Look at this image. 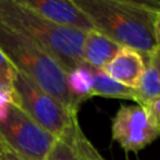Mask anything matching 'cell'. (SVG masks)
I'll return each mask as SVG.
<instances>
[{"instance_id":"6da1fadb","label":"cell","mask_w":160,"mask_h":160,"mask_svg":"<svg viewBox=\"0 0 160 160\" xmlns=\"http://www.w3.org/2000/svg\"><path fill=\"white\" fill-rule=\"evenodd\" d=\"M91 22L118 44L146 58L158 45L154 34L156 12L120 0H70Z\"/></svg>"},{"instance_id":"7a4b0ae2","label":"cell","mask_w":160,"mask_h":160,"mask_svg":"<svg viewBox=\"0 0 160 160\" xmlns=\"http://www.w3.org/2000/svg\"><path fill=\"white\" fill-rule=\"evenodd\" d=\"M0 21L36 41L66 72L82 62L85 30L51 21L12 0H0Z\"/></svg>"},{"instance_id":"3957f363","label":"cell","mask_w":160,"mask_h":160,"mask_svg":"<svg viewBox=\"0 0 160 160\" xmlns=\"http://www.w3.org/2000/svg\"><path fill=\"white\" fill-rule=\"evenodd\" d=\"M0 50L16 71L75 112L66 86V71L44 48L0 21Z\"/></svg>"},{"instance_id":"277c9868","label":"cell","mask_w":160,"mask_h":160,"mask_svg":"<svg viewBox=\"0 0 160 160\" xmlns=\"http://www.w3.org/2000/svg\"><path fill=\"white\" fill-rule=\"evenodd\" d=\"M14 102L55 138L64 134L78 120V114L71 112L19 71L14 79Z\"/></svg>"},{"instance_id":"5b68a950","label":"cell","mask_w":160,"mask_h":160,"mask_svg":"<svg viewBox=\"0 0 160 160\" xmlns=\"http://www.w3.org/2000/svg\"><path fill=\"white\" fill-rule=\"evenodd\" d=\"M0 134L25 160H45L56 140L14 101L0 110Z\"/></svg>"},{"instance_id":"8992f818","label":"cell","mask_w":160,"mask_h":160,"mask_svg":"<svg viewBox=\"0 0 160 160\" xmlns=\"http://www.w3.org/2000/svg\"><path fill=\"white\" fill-rule=\"evenodd\" d=\"M112 139L125 150L138 152L158 136L155 122L144 105H122L112 119Z\"/></svg>"},{"instance_id":"52a82bcc","label":"cell","mask_w":160,"mask_h":160,"mask_svg":"<svg viewBox=\"0 0 160 160\" xmlns=\"http://www.w3.org/2000/svg\"><path fill=\"white\" fill-rule=\"evenodd\" d=\"M45 160H105L82 132L79 121L56 138Z\"/></svg>"},{"instance_id":"ba28073f","label":"cell","mask_w":160,"mask_h":160,"mask_svg":"<svg viewBox=\"0 0 160 160\" xmlns=\"http://www.w3.org/2000/svg\"><path fill=\"white\" fill-rule=\"evenodd\" d=\"M16 4L46 18L51 21L78 28L81 30L94 29L86 16L70 0H12Z\"/></svg>"},{"instance_id":"9c48e42d","label":"cell","mask_w":160,"mask_h":160,"mask_svg":"<svg viewBox=\"0 0 160 160\" xmlns=\"http://www.w3.org/2000/svg\"><path fill=\"white\" fill-rule=\"evenodd\" d=\"M102 70L120 84L135 89L145 70V58L132 48L121 46Z\"/></svg>"},{"instance_id":"30bf717a","label":"cell","mask_w":160,"mask_h":160,"mask_svg":"<svg viewBox=\"0 0 160 160\" xmlns=\"http://www.w3.org/2000/svg\"><path fill=\"white\" fill-rule=\"evenodd\" d=\"M118 44L101 31L91 29L85 31L81 48V60L94 68L102 69L120 50Z\"/></svg>"},{"instance_id":"8fae6325","label":"cell","mask_w":160,"mask_h":160,"mask_svg":"<svg viewBox=\"0 0 160 160\" xmlns=\"http://www.w3.org/2000/svg\"><path fill=\"white\" fill-rule=\"evenodd\" d=\"M134 90L136 102L140 105L160 96V48H156L145 58L144 74Z\"/></svg>"},{"instance_id":"7c38bea8","label":"cell","mask_w":160,"mask_h":160,"mask_svg":"<svg viewBox=\"0 0 160 160\" xmlns=\"http://www.w3.org/2000/svg\"><path fill=\"white\" fill-rule=\"evenodd\" d=\"M86 64V62H85ZM91 76H92V90L91 96H102V98H112V99H125L136 101L135 90L120 84L114 80L110 75H108L102 69L94 68L86 64Z\"/></svg>"},{"instance_id":"4fadbf2b","label":"cell","mask_w":160,"mask_h":160,"mask_svg":"<svg viewBox=\"0 0 160 160\" xmlns=\"http://www.w3.org/2000/svg\"><path fill=\"white\" fill-rule=\"evenodd\" d=\"M66 86L71 98L72 109L78 112L80 105L89 98H92V76L85 62L79 64L66 72Z\"/></svg>"},{"instance_id":"5bb4252c","label":"cell","mask_w":160,"mask_h":160,"mask_svg":"<svg viewBox=\"0 0 160 160\" xmlns=\"http://www.w3.org/2000/svg\"><path fill=\"white\" fill-rule=\"evenodd\" d=\"M16 70L0 50V91L12 92L14 91V79Z\"/></svg>"},{"instance_id":"9a60e30c","label":"cell","mask_w":160,"mask_h":160,"mask_svg":"<svg viewBox=\"0 0 160 160\" xmlns=\"http://www.w3.org/2000/svg\"><path fill=\"white\" fill-rule=\"evenodd\" d=\"M0 160H25L9 146V144L4 140L1 134H0Z\"/></svg>"},{"instance_id":"2e32d148","label":"cell","mask_w":160,"mask_h":160,"mask_svg":"<svg viewBox=\"0 0 160 160\" xmlns=\"http://www.w3.org/2000/svg\"><path fill=\"white\" fill-rule=\"evenodd\" d=\"M144 106L148 109L149 114L151 115V118L155 122V126L159 131V135H160V96L149 101V102H146Z\"/></svg>"},{"instance_id":"e0dca14e","label":"cell","mask_w":160,"mask_h":160,"mask_svg":"<svg viewBox=\"0 0 160 160\" xmlns=\"http://www.w3.org/2000/svg\"><path fill=\"white\" fill-rule=\"evenodd\" d=\"M120 1H125L144 9H148L152 12H160V0H120Z\"/></svg>"},{"instance_id":"ac0fdd59","label":"cell","mask_w":160,"mask_h":160,"mask_svg":"<svg viewBox=\"0 0 160 160\" xmlns=\"http://www.w3.org/2000/svg\"><path fill=\"white\" fill-rule=\"evenodd\" d=\"M154 34L158 48H160V12H156L154 19Z\"/></svg>"}]
</instances>
